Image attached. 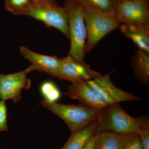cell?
<instances>
[{"label": "cell", "mask_w": 149, "mask_h": 149, "mask_svg": "<svg viewBox=\"0 0 149 149\" xmlns=\"http://www.w3.org/2000/svg\"><path fill=\"white\" fill-rule=\"evenodd\" d=\"M148 119L145 116L135 118L128 115L119 103L108 105L98 112L96 132H111L122 136L137 133Z\"/></svg>", "instance_id": "1"}, {"label": "cell", "mask_w": 149, "mask_h": 149, "mask_svg": "<svg viewBox=\"0 0 149 149\" xmlns=\"http://www.w3.org/2000/svg\"><path fill=\"white\" fill-rule=\"evenodd\" d=\"M64 8L67 14L70 41L68 55L77 61L85 62L87 31L84 8L76 0H66Z\"/></svg>", "instance_id": "2"}, {"label": "cell", "mask_w": 149, "mask_h": 149, "mask_svg": "<svg viewBox=\"0 0 149 149\" xmlns=\"http://www.w3.org/2000/svg\"><path fill=\"white\" fill-rule=\"evenodd\" d=\"M16 15L30 17L44 22L48 27L58 29L69 40L68 15L64 7L54 1L32 0L29 5Z\"/></svg>", "instance_id": "3"}, {"label": "cell", "mask_w": 149, "mask_h": 149, "mask_svg": "<svg viewBox=\"0 0 149 149\" xmlns=\"http://www.w3.org/2000/svg\"><path fill=\"white\" fill-rule=\"evenodd\" d=\"M87 31L85 53L90 52L105 36L120 25L115 15L83 6Z\"/></svg>", "instance_id": "4"}, {"label": "cell", "mask_w": 149, "mask_h": 149, "mask_svg": "<svg viewBox=\"0 0 149 149\" xmlns=\"http://www.w3.org/2000/svg\"><path fill=\"white\" fill-rule=\"evenodd\" d=\"M41 103L44 107L66 123L71 134L83 129L97 119L98 112L83 104H64L51 102L44 99Z\"/></svg>", "instance_id": "5"}, {"label": "cell", "mask_w": 149, "mask_h": 149, "mask_svg": "<svg viewBox=\"0 0 149 149\" xmlns=\"http://www.w3.org/2000/svg\"><path fill=\"white\" fill-rule=\"evenodd\" d=\"M36 70L32 64L27 68L19 72L10 74H0V99L1 100H12L17 102L21 99L23 89L29 90L31 80L27 78L29 72Z\"/></svg>", "instance_id": "6"}, {"label": "cell", "mask_w": 149, "mask_h": 149, "mask_svg": "<svg viewBox=\"0 0 149 149\" xmlns=\"http://www.w3.org/2000/svg\"><path fill=\"white\" fill-rule=\"evenodd\" d=\"M112 72L86 81V83L106 105L121 102L139 100V97L123 91L113 85L110 78Z\"/></svg>", "instance_id": "7"}, {"label": "cell", "mask_w": 149, "mask_h": 149, "mask_svg": "<svg viewBox=\"0 0 149 149\" xmlns=\"http://www.w3.org/2000/svg\"><path fill=\"white\" fill-rule=\"evenodd\" d=\"M102 75L100 72L91 69L85 62L77 61L68 55L61 58L56 77L75 83L93 80Z\"/></svg>", "instance_id": "8"}, {"label": "cell", "mask_w": 149, "mask_h": 149, "mask_svg": "<svg viewBox=\"0 0 149 149\" xmlns=\"http://www.w3.org/2000/svg\"><path fill=\"white\" fill-rule=\"evenodd\" d=\"M115 7L116 17L119 24L140 23L149 25L148 0H126Z\"/></svg>", "instance_id": "9"}, {"label": "cell", "mask_w": 149, "mask_h": 149, "mask_svg": "<svg viewBox=\"0 0 149 149\" xmlns=\"http://www.w3.org/2000/svg\"><path fill=\"white\" fill-rule=\"evenodd\" d=\"M66 94L97 112L107 106L86 82L72 83Z\"/></svg>", "instance_id": "10"}, {"label": "cell", "mask_w": 149, "mask_h": 149, "mask_svg": "<svg viewBox=\"0 0 149 149\" xmlns=\"http://www.w3.org/2000/svg\"><path fill=\"white\" fill-rule=\"evenodd\" d=\"M19 52L24 58L32 63L36 70L57 77L61 63V58L57 56L37 53L25 47H20Z\"/></svg>", "instance_id": "11"}, {"label": "cell", "mask_w": 149, "mask_h": 149, "mask_svg": "<svg viewBox=\"0 0 149 149\" xmlns=\"http://www.w3.org/2000/svg\"><path fill=\"white\" fill-rule=\"evenodd\" d=\"M125 37L132 40L138 49L149 54V25L140 23H128L119 26Z\"/></svg>", "instance_id": "12"}, {"label": "cell", "mask_w": 149, "mask_h": 149, "mask_svg": "<svg viewBox=\"0 0 149 149\" xmlns=\"http://www.w3.org/2000/svg\"><path fill=\"white\" fill-rule=\"evenodd\" d=\"M97 125V120L83 129L72 133L61 149H83L86 143L96 133Z\"/></svg>", "instance_id": "13"}, {"label": "cell", "mask_w": 149, "mask_h": 149, "mask_svg": "<svg viewBox=\"0 0 149 149\" xmlns=\"http://www.w3.org/2000/svg\"><path fill=\"white\" fill-rule=\"evenodd\" d=\"M149 53L138 49L132 59V66L135 76L141 83H149Z\"/></svg>", "instance_id": "14"}, {"label": "cell", "mask_w": 149, "mask_h": 149, "mask_svg": "<svg viewBox=\"0 0 149 149\" xmlns=\"http://www.w3.org/2000/svg\"><path fill=\"white\" fill-rule=\"evenodd\" d=\"M95 149H123V136L111 132H96Z\"/></svg>", "instance_id": "15"}, {"label": "cell", "mask_w": 149, "mask_h": 149, "mask_svg": "<svg viewBox=\"0 0 149 149\" xmlns=\"http://www.w3.org/2000/svg\"><path fill=\"white\" fill-rule=\"evenodd\" d=\"M40 91L44 100L51 102H56L61 97L60 91L52 81H46L42 83Z\"/></svg>", "instance_id": "16"}, {"label": "cell", "mask_w": 149, "mask_h": 149, "mask_svg": "<svg viewBox=\"0 0 149 149\" xmlns=\"http://www.w3.org/2000/svg\"><path fill=\"white\" fill-rule=\"evenodd\" d=\"M84 7L115 15V8L112 0H76Z\"/></svg>", "instance_id": "17"}, {"label": "cell", "mask_w": 149, "mask_h": 149, "mask_svg": "<svg viewBox=\"0 0 149 149\" xmlns=\"http://www.w3.org/2000/svg\"><path fill=\"white\" fill-rule=\"evenodd\" d=\"M32 0H5L7 10L16 15L17 13L29 5Z\"/></svg>", "instance_id": "18"}, {"label": "cell", "mask_w": 149, "mask_h": 149, "mask_svg": "<svg viewBox=\"0 0 149 149\" xmlns=\"http://www.w3.org/2000/svg\"><path fill=\"white\" fill-rule=\"evenodd\" d=\"M123 149H143L138 133L123 136Z\"/></svg>", "instance_id": "19"}, {"label": "cell", "mask_w": 149, "mask_h": 149, "mask_svg": "<svg viewBox=\"0 0 149 149\" xmlns=\"http://www.w3.org/2000/svg\"><path fill=\"white\" fill-rule=\"evenodd\" d=\"M137 133L143 149H149V121L148 118L141 125Z\"/></svg>", "instance_id": "20"}, {"label": "cell", "mask_w": 149, "mask_h": 149, "mask_svg": "<svg viewBox=\"0 0 149 149\" xmlns=\"http://www.w3.org/2000/svg\"><path fill=\"white\" fill-rule=\"evenodd\" d=\"M7 108L5 101L0 100V132L7 131Z\"/></svg>", "instance_id": "21"}, {"label": "cell", "mask_w": 149, "mask_h": 149, "mask_svg": "<svg viewBox=\"0 0 149 149\" xmlns=\"http://www.w3.org/2000/svg\"><path fill=\"white\" fill-rule=\"evenodd\" d=\"M96 133L92 136L91 139L88 141L83 149H95V147Z\"/></svg>", "instance_id": "22"}, {"label": "cell", "mask_w": 149, "mask_h": 149, "mask_svg": "<svg viewBox=\"0 0 149 149\" xmlns=\"http://www.w3.org/2000/svg\"><path fill=\"white\" fill-rule=\"evenodd\" d=\"M124 1H126V0H112L113 3H114L115 6L116 5V4L118 3Z\"/></svg>", "instance_id": "23"}, {"label": "cell", "mask_w": 149, "mask_h": 149, "mask_svg": "<svg viewBox=\"0 0 149 149\" xmlns=\"http://www.w3.org/2000/svg\"><path fill=\"white\" fill-rule=\"evenodd\" d=\"M45 1H54L55 0H45Z\"/></svg>", "instance_id": "24"}]
</instances>
